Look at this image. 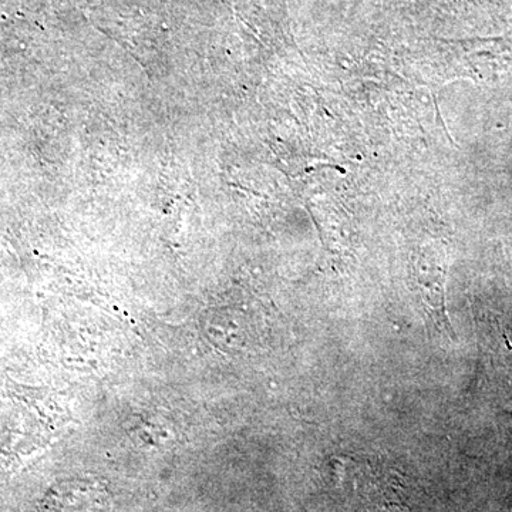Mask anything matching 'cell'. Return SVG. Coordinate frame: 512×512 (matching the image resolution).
<instances>
[{
  "mask_svg": "<svg viewBox=\"0 0 512 512\" xmlns=\"http://www.w3.org/2000/svg\"><path fill=\"white\" fill-rule=\"evenodd\" d=\"M494 330V352L501 372L504 373L508 384L512 386V312L500 318L491 319Z\"/></svg>",
  "mask_w": 512,
  "mask_h": 512,
  "instance_id": "obj_1",
  "label": "cell"
}]
</instances>
